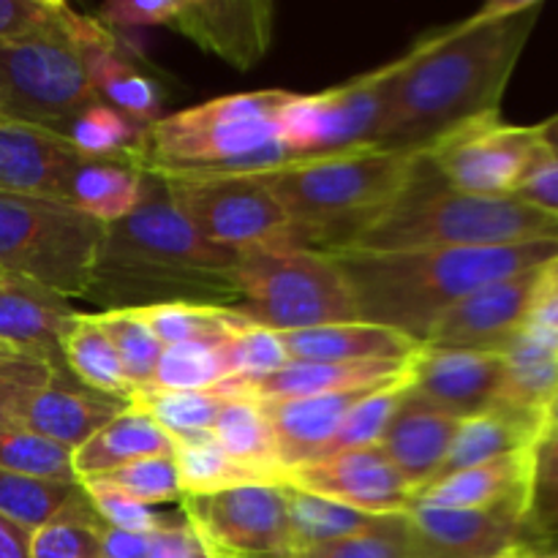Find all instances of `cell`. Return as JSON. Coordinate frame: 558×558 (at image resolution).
Instances as JSON below:
<instances>
[{"mask_svg": "<svg viewBox=\"0 0 558 558\" xmlns=\"http://www.w3.org/2000/svg\"><path fill=\"white\" fill-rule=\"evenodd\" d=\"M543 9V0H496L414 41L392 82L376 147L423 156L463 125L501 118V98Z\"/></svg>", "mask_w": 558, "mask_h": 558, "instance_id": "6da1fadb", "label": "cell"}, {"mask_svg": "<svg viewBox=\"0 0 558 558\" xmlns=\"http://www.w3.org/2000/svg\"><path fill=\"white\" fill-rule=\"evenodd\" d=\"M238 251L202 238L169 199L158 174L145 172L142 199L123 221L104 227L85 300L101 311L163 303L234 308Z\"/></svg>", "mask_w": 558, "mask_h": 558, "instance_id": "7a4b0ae2", "label": "cell"}, {"mask_svg": "<svg viewBox=\"0 0 558 558\" xmlns=\"http://www.w3.org/2000/svg\"><path fill=\"white\" fill-rule=\"evenodd\" d=\"M360 322L425 343L430 327L469 294L558 259V240L494 248H420L336 254Z\"/></svg>", "mask_w": 558, "mask_h": 558, "instance_id": "3957f363", "label": "cell"}, {"mask_svg": "<svg viewBox=\"0 0 558 558\" xmlns=\"http://www.w3.org/2000/svg\"><path fill=\"white\" fill-rule=\"evenodd\" d=\"M414 153L368 150L300 158L254 172L292 223V248L341 254L390 210L420 167Z\"/></svg>", "mask_w": 558, "mask_h": 558, "instance_id": "277c9868", "label": "cell"}, {"mask_svg": "<svg viewBox=\"0 0 558 558\" xmlns=\"http://www.w3.org/2000/svg\"><path fill=\"white\" fill-rule=\"evenodd\" d=\"M539 240H558V218L515 196H477L450 189L423 156L401 199L363 229L341 254L494 248Z\"/></svg>", "mask_w": 558, "mask_h": 558, "instance_id": "5b68a950", "label": "cell"}, {"mask_svg": "<svg viewBox=\"0 0 558 558\" xmlns=\"http://www.w3.org/2000/svg\"><path fill=\"white\" fill-rule=\"evenodd\" d=\"M294 93L221 96L158 118L145 129L140 163L158 178L251 174L292 161L281 142V114Z\"/></svg>", "mask_w": 558, "mask_h": 558, "instance_id": "8992f818", "label": "cell"}, {"mask_svg": "<svg viewBox=\"0 0 558 558\" xmlns=\"http://www.w3.org/2000/svg\"><path fill=\"white\" fill-rule=\"evenodd\" d=\"M109 36L101 22L69 9L52 31L0 47V118L69 134L71 123L101 101L90 85L85 47Z\"/></svg>", "mask_w": 558, "mask_h": 558, "instance_id": "52a82bcc", "label": "cell"}, {"mask_svg": "<svg viewBox=\"0 0 558 558\" xmlns=\"http://www.w3.org/2000/svg\"><path fill=\"white\" fill-rule=\"evenodd\" d=\"M232 311L272 332L360 322L352 289L330 254L303 248H256L232 270Z\"/></svg>", "mask_w": 558, "mask_h": 558, "instance_id": "ba28073f", "label": "cell"}, {"mask_svg": "<svg viewBox=\"0 0 558 558\" xmlns=\"http://www.w3.org/2000/svg\"><path fill=\"white\" fill-rule=\"evenodd\" d=\"M104 227L65 202L0 194V272L85 300Z\"/></svg>", "mask_w": 558, "mask_h": 558, "instance_id": "9c48e42d", "label": "cell"}, {"mask_svg": "<svg viewBox=\"0 0 558 558\" xmlns=\"http://www.w3.org/2000/svg\"><path fill=\"white\" fill-rule=\"evenodd\" d=\"M401 58L330 90L298 96L281 114V142L292 161L376 147Z\"/></svg>", "mask_w": 558, "mask_h": 558, "instance_id": "30bf717a", "label": "cell"}, {"mask_svg": "<svg viewBox=\"0 0 558 558\" xmlns=\"http://www.w3.org/2000/svg\"><path fill=\"white\" fill-rule=\"evenodd\" d=\"M161 180L180 216L210 243L238 254L292 248V223L254 172L178 174Z\"/></svg>", "mask_w": 558, "mask_h": 558, "instance_id": "8fae6325", "label": "cell"}, {"mask_svg": "<svg viewBox=\"0 0 558 558\" xmlns=\"http://www.w3.org/2000/svg\"><path fill=\"white\" fill-rule=\"evenodd\" d=\"M180 515L207 558H287L292 554L283 483L183 496Z\"/></svg>", "mask_w": 558, "mask_h": 558, "instance_id": "7c38bea8", "label": "cell"}, {"mask_svg": "<svg viewBox=\"0 0 558 558\" xmlns=\"http://www.w3.org/2000/svg\"><path fill=\"white\" fill-rule=\"evenodd\" d=\"M539 142L537 125H510L490 118L452 131L423 156L450 189L477 196H512Z\"/></svg>", "mask_w": 558, "mask_h": 558, "instance_id": "4fadbf2b", "label": "cell"}, {"mask_svg": "<svg viewBox=\"0 0 558 558\" xmlns=\"http://www.w3.org/2000/svg\"><path fill=\"white\" fill-rule=\"evenodd\" d=\"M283 483L374 518L403 515L414 499V490L379 445L303 463L283 474Z\"/></svg>", "mask_w": 558, "mask_h": 558, "instance_id": "5bb4252c", "label": "cell"}, {"mask_svg": "<svg viewBox=\"0 0 558 558\" xmlns=\"http://www.w3.org/2000/svg\"><path fill=\"white\" fill-rule=\"evenodd\" d=\"M163 27L238 71H248L270 49L276 5L267 0H172Z\"/></svg>", "mask_w": 558, "mask_h": 558, "instance_id": "9a60e30c", "label": "cell"}, {"mask_svg": "<svg viewBox=\"0 0 558 558\" xmlns=\"http://www.w3.org/2000/svg\"><path fill=\"white\" fill-rule=\"evenodd\" d=\"M407 526L412 558H490L512 545H532L526 515L512 507L445 510L412 501Z\"/></svg>", "mask_w": 558, "mask_h": 558, "instance_id": "2e32d148", "label": "cell"}, {"mask_svg": "<svg viewBox=\"0 0 558 558\" xmlns=\"http://www.w3.org/2000/svg\"><path fill=\"white\" fill-rule=\"evenodd\" d=\"M539 270L543 267L490 283L463 298L430 327L423 347L501 354L523 330Z\"/></svg>", "mask_w": 558, "mask_h": 558, "instance_id": "e0dca14e", "label": "cell"}, {"mask_svg": "<svg viewBox=\"0 0 558 558\" xmlns=\"http://www.w3.org/2000/svg\"><path fill=\"white\" fill-rule=\"evenodd\" d=\"M505 381V354L423 347L412 360V392L452 417L466 420L496 407Z\"/></svg>", "mask_w": 558, "mask_h": 558, "instance_id": "ac0fdd59", "label": "cell"}, {"mask_svg": "<svg viewBox=\"0 0 558 558\" xmlns=\"http://www.w3.org/2000/svg\"><path fill=\"white\" fill-rule=\"evenodd\" d=\"M82 153L65 136L0 118V194L38 196L69 205Z\"/></svg>", "mask_w": 558, "mask_h": 558, "instance_id": "d6986e66", "label": "cell"}, {"mask_svg": "<svg viewBox=\"0 0 558 558\" xmlns=\"http://www.w3.org/2000/svg\"><path fill=\"white\" fill-rule=\"evenodd\" d=\"M125 409V398L93 390L74 379L69 368H54L47 385L33 392L22 409L20 428L33 430L74 452Z\"/></svg>", "mask_w": 558, "mask_h": 558, "instance_id": "ffe728a7", "label": "cell"}, {"mask_svg": "<svg viewBox=\"0 0 558 558\" xmlns=\"http://www.w3.org/2000/svg\"><path fill=\"white\" fill-rule=\"evenodd\" d=\"M76 314L80 311L71 308V300L0 272V343L20 357L65 368L63 338Z\"/></svg>", "mask_w": 558, "mask_h": 558, "instance_id": "44dd1931", "label": "cell"}, {"mask_svg": "<svg viewBox=\"0 0 558 558\" xmlns=\"http://www.w3.org/2000/svg\"><path fill=\"white\" fill-rule=\"evenodd\" d=\"M414 360V357H412ZM412 360L398 363H294L289 360L281 371L259 379H227L221 387L227 396L251 401H283V398L338 396V392L376 390L407 379Z\"/></svg>", "mask_w": 558, "mask_h": 558, "instance_id": "7402d4cb", "label": "cell"}, {"mask_svg": "<svg viewBox=\"0 0 558 558\" xmlns=\"http://www.w3.org/2000/svg\"><path fill=\"white\" fill-rule=\"evenodd\" d=\"M412 381V379H409ZM461 420L439 409L436 403L425 401L412 387L407 390L403 401L398 403L379 447L387 452L392 466L398 469L409 488L417 494L439 474L447 450L452 445Z\"/></svg>", "mask_w": 558, "mask_h": 558, "instance_id": "603a6c76", "label": "cell"}, {"mask_svg": "<svg viewBox=\"0 0 558 558\" xmlns=\"http://www.w3.org/2000/svg\"><path fill=\"white\" fill-rule=\"evenodd\" d=\"M529 490H532V450H523L434 480L420 488L412 501L445 507V510L512 507L529 515Z\"/></svg>", "mask_w": 558, "mask_h": 558, "instance_id": "cb8c5ba5", "label": "cell"}, {"mask_svg": "<svg viewBox=\"0 0 558 558\" xmlns=\"http://www.w3.org/2000/svg\"><path fill=\"white\" fill-rule=\"evenodd\" d=\"M278 338L294 363H398L423 349L414 338L371 322L289 330Z\"/></svg>", "mask_w": 558, "mask_h": 558, "instance_id": "d4e9b609", "label": "cell"}, {"mask_svg": "<svg viewBox=\"0 0 558 558\" xmlns=\"http://www.w3.org/2000/svg\"><path fill=\"white\" fill-rule=\"evenodd\" d=\"M379 390V387H376ZM371 390L338 392V396H311V398H283V401L262 403L267 420L276 434L278 458L283 474L303 463L316 461L336 436L338 425L349 414V409L368 396Z\"/></svg>", "mask_w": 558, "mask_h": 558, "instance_id": "484cf974", "label": "cell"}, {"mask_svg": "<svg viewBox=\"0 0 558 558\" xmlns=\"http://www.w3.org/2000/svg\"><path fill=\"white\" fill-rule=\"evenodd\" d=\"M161 456H174V439L147 414L129 407L74 450V472L76 480H93L142 458Z\"/></svg>", "mask_w": 558, "mask_h": 558, "instance_id": "4316f807", "label": "cell"}, {"mask_svg": "<svg viewBox=\"0 0 558 558\" xmlns=\"http://www.w3.org/2000/svg\"><path fill=\"white\" fill-rule=\"evenodd\" d=\"M142 189L145 169L136 161L85 156L71 180L69 205L101 227H112L136 210Z\"/></svg>", "mask_w": 558, "mask_h": 558, "instance_id": "83f0119b", "label": "cell"}, {"mask_svg": "<svg viewBox=\"0 0 558 558\" xmlns=\"http://www.w3.org/2000/svg\"><path fill=\"white\" fill-rule=\"evenodd\" d=\"M537 430V420L521 417V414L507 412L501 407H490L485 412L474 414V417L461 420L456 436H452L450 450H447L445 463H441L439 474L434 480L480 466V463L496 461V458L512 456V452L532 450Z\"/></svg>", "mask_w": 558, "mask_h": 558, "instance_id": "f1b7e54d", "label": "cell"}, {"mask_svg": "<svg viewBox=\"0 0 558 558\" xmlns=\"http://www.w3.org/2000/svg\"><path fill=\"white\" fill-rule=\"evenodd\" d=\"M85 63L93 90L104 104L145 129L156 123L158 109H161V90L150 76H145L131 63L114 33L104 41L87 44Z\"/></svg>", "mask_w": 558, "mask_h": 558, "instance_id": "f546056e", "label": "cell"}, {"mask_svg": "<svg viewBox=\"0 0 558 558\" xmlns=\"http://www.w3.org/2000/svg\"><path fill=\"white\" fill-rule=\"evenodd\" d=\"M505 381L496 407L543 423L558 396V352L518 332L505 349Z\"/></svg>", "mask_w": 558, "mask_h": 558, "instance_id": "4dcf8cb0", "label": "cell"}, {"mask_svg": "<svg viewBox=\"0 0 558 558\" xmlns=\"http://www.w3.org/2000/svg\"><path fill=\"white\" fill-rule=\"evenodd\" d=\"M213 436L229 452L232 461H238L240 466L254 472L267 485L283 483L276 434H272V425L259 401H251V398L240 396L229 398L227 407L218 414Z\"/></svg>", "mask_w": 558, "mask_h": 558, "instance_id": "1f68e13d", "label": "cell"}, {"mask_svg": "<svg viewBox=\"0 0 558 558\" xmlns=\"http://www.w3.org/2000/svg\"><path fill=\"white\" fill-rule=\"evenodd\" d=\"M232 396L213 387V390H161V387H136L129 398V407L140 409L158 428L167 430L174 441L189 436L210 434L218 423V414Z\"/></svg>", "mask_w": 558, "mask_h": 558, "instance_id": "d6a6232c", "label": "cell"}, {"mask_svg": "<svg viewBox=\"0 0 558 558\" xmlns=\"http://www.w3.org/2000/svg\"><path fill=\"white\" fill-rule=\"evenodd\" d=\"M526 532L537 550L558 548V396L545 412L532 445Z\"/></svg>", "mask_w": 558, "mask_h": 558, "instance_id": "836d02e7", "label": "cell"}, {"mask_svg": "<svg viewBox=\"0 0 558 558\" xmlns=\"http://www.w3.org/2000/svg\"><path fill=\"white\" fill-rule=\"evenodd\" d=\"M63 365L74 379L107 396L129 401L131 385L125 381L112 341L104 332L96 314H76L63 338Z\"/></svg>", "mask_w": 558, "mask_h": 558, "instance_id": "e575fe53", "label": "cell"}, {"mask_svg": "<svg viewBox=\"0 0 558 558\" xmlns=\"http://www.w3.org/2000/svg\"><path fill=\"white\" fill-rule=\"evenodd\" d=\"M283 496H287L289 548H292V554L352 537V534L365 532L379 521V518L349 510V507L325 499V496L305 494V490L292 488L287 483H283Z\"/></svg>", "mask_w": 558, "mask_h": 558, "instance_id": "d590c367", "label": "cell"}, {"mask_svg": "<svg viewBox=\"0 0 558 558\" xmlns=\"http://www.w3.org/2000/svg\"><path fill=\"white\" fill-rule=\"evenodd\" d=\"M153 336L161 341V347H174V343L191 341H210L227 343L238 336L243 327L254 325L238 311L223 308V305H205V303H163L136 308Z\"/></svg>", "mask_w": 558, "mask_h": 558, "instance_id": "8d00e7d4", "label": "cell"}, {"mask_svg": "<svg viewBox=\"0 0 558 558\" xmlns=\"http://www.w3.org/2000/svg\"><path fill=\"white\" fill-rule=\"evenodd\" d=\"M174 466H178L183 496H205L240 485H267L254 472L240 466L210 434L189 436L174 441Z\"/></svg>", "mask_w": 558, "mask_h": 558, "instance_id": "74e56055", "label": "cell"}, {"mask_svg": "<svg viewBox=\"0 0 558 558\" xmlns=\"http://www.w3.org/2000/svg\"><path fill=\"white\" fill-rule=\"evenodd\" d=\"M82 499L85 490L80 483H58L0 469V515L27 532H36Z\"/></svg>", "mask_w": 558, "mask_h": 558, "instance_id": "f35d334b", "label": "cell"}, {"mask_svg": "<svg viewBox=\"0 0 558 558\" xmlns=\"http://www.w3.org/2000/svg\"><path fill=\"white\" fill-rule=\"evenodd\" d=\"M65 140L82 153L93 158H129L140 163L145 125L134 123L109 104L96 101L87 107L80 118L71 123ZM142 167V163H140Z\"/></svg>", "mask_w": 558, "mask_h": 558, "instance_id": "ab89813d", "label": "cell"}, {"mask_svg": "<svg viewBox=\"0 0 558 558\" xmlns=\"http://www.w3.org/2000/svg\"><path fill=\"white\" fill-rule=\"evenodd\" d=\"M229 343V341H227ZM227 343L191 341L163 347L150 385L161 390H213L232 379Z\"/></svg>", "mask_w": 558, "mask_h": 558, "instance_id": "60d3db41", "label": "cell"}, {"mask_svg": "<svg viewBox=\"0 0 558 558\" xmlns=\"http://www.w3.org/2000/svg\"><path fill=\"white\" fill-rule=\"evenodd\" d=\"M98 322H101L104 332L112 341L118 363L123 368L125 381L131 390L136 387L150 385L156 376V365L161 360V341L153 336L147 322L142 319L136 308H120V311H98Z\"/></svg>", "mask_w": 558, "mask_h": 558, "instance_id": "b9f144b4", "label": "cell"}, {"mask_svg": "<svg viewBox=\"0 0 558 558\" xmlns=\"http://www.w3.org/2000/svg\"><path fill=\"white\" fill-rule=\"evenodd\" d=\"M409 379H412V371H409L407 379L392 381V385L379 387V390H371L368 396L360 398V401L349 409V414L343 417V423L338 425L336 436H332L330 445L325 447V452H322L319 458L379 445L387 425H390L392 414H396L398 403H401L403 396H407ZM319 458H316V461H319Z\"/></svg>", "mask_w": 558, "mask_h": 558, "instance_id": "7bdbcfd3", "label": "cell"}, {"mask_svg": "<svg viewBox=\"0 0 558 558\" xmlns=\"http://www.w3.org/2000/svg\"><path fill=\"white\" fill-rule=\"evenodd\" d=\"M101 526L90 501L69 507L36 529L31 537V558H107L104 556Z\"/></svg>", "mask_w": 558, "mask_h": 558, "instance_id": "ee69618b", "label": "cell"}, {"mask_svg": "<svg viewBox=\"0 0 558 558\" xmlns=\"http://www.w3.org/2000/svg\"><path fill=\"white\" fill-rule=\"evenodd\" d=\"M0 469L58 483H80L74 472V452L20 425L0 428Z\"/></svg>", "mask_w": 558, "mask_h": 558, "instance_id": "f6af8a7d", "label": "cell"}, {"mask_svg": "<svg viewBox=\"0 0 558 558\" xmlns=\"http://www.w3.org/2000/svg\"><path fill=\"white\" fill-rule=\"evenodd\" d=\"M287 558H412L407 512L379 518L365 532L336 539V543L316 545L308 550H298Z\"/></svg>", "mask_w": 558, "mask_h": 558, "instance_id": "bcb514c9", "label": "cell"}, {"mask_svg": "<svg viewBox=\"0 0 558 558\" xmlns=\"http://www.w3.org/2000/svg\"><path fill=\"white\" fill-rule=\"evenodd\" d=\"M80 485L85 490L87 501H90L93 512L98 515V521L109 529H120V532L131 534H153L183 521V515H161L150 505H142L140 499L114 488L107 480H80Z\"/></svg>", "mask_w": 558, "mask_h": 558, "instance_id": "7dc6e473", "label": "cell"}, {"mask_svg": "<svg viewBox=\"0 0 558 558\" xmlns=\"http://www.w3.org/2000/svg\"><path fill=\"white\" fill-rule=\"evenodd\" d=\"M93 480H107L114 488L125 490L129 496L140 499L142 505L150 507L180 505V499H183L174 456L142 458V461H134L129 466H120L114 472L104 474V477Z\"/></svg>", "mask_w": 558, "mask_h": 558, "instance_id": "c3c4849f", "label": "cell"}, {"mask_svg": "<svg viewBox=\"0 0 558 558\" xmlns=\"http://www.w3.org/2000/svg\"><path fill=\"white\" fill-rule=\"evenodd\" d=\"M227 357L232 379H259V376L276 374L289 363V354L278 332L256 325L243 327L227 343Z\"/></svg>", "mask_w": 558, "mask_h": 558, "instance_id": "681fc988", "label": "cell"}, {"mask_svg": "<svg viewBox=\"0 0 558 558\" xmlns=\"http://www.w3.org/2000/svg\"><path fill=\"white\" fill-rule=\"evenodd\" d=\"M52 365L31 357H14L0 363V428H16L22 409L36 390L47 385Z\"/></svg>", "mask_w": 558, "mask_h": 558, "instance_id": "f907efd6", "label": "cell"}, {"mask_svg": "<svg viewBox=\"0 0 558 558\" xmlns=\"http://www.w3.org/2000/svg\"><path fill=\"white\" fill-rule=\"evenodd\" d=\"M71 5L54 0H0V47L52 31Z\"/></svg>", "mask_w": 558, "mask_h": 558, "instance_id": "816d5d0a", "label": "cell"}, {"mask_svg": "<svg viewBox=\"0 0 558 558\" xmlns=\"http://www.w3.org/2000/svg\"><path fill=\"white\" fill-rule=\"evenodd\" d=\"M512 196L558 218V147L539 142Z\"/></svg>", "mask_w": 558, "mask_h": 558, "instance_id": "f5cc1de1", "label": "cell"}, {"mask_svg": "<svg viewBox=\"0 0 558 558\" xmlns=\"http://www.w3.org/2000/svg\"><path fill=\"white\" fill-rule=\"evenodd\" d=\"M521 332L558 352V259L539 270Z\"/></svg>", "mask_w": 558, "mask_h": 558, "instance_id": "db71d44e", "label": "cell"}, {"mask_svg": "<svg viewBox=\"0 0 558 558\" xmlns=\"http://www.w3.org/2000/svg\"><path fill=\"white\" fill-rule=\"evenodd\" d=\"M172 11V0H114L98 11V22L112 27H163Z\"/></svg>", "mask_w": 558, "mask_h": 558, "instance_id": "11a10c76", "label": "cell"}, {"mask_svg": "<svg viewBox=\"0 0 558 558\" xmlns=\"http://www.w3.org/2000/svg\"><path fill=\"white\" fill-rule=\"evenodd\" d=\"M145 558H207L202 545L185 526V521L174 523V526L161 529V532L150 534V545H147Z\"/></svg>", "mask_w": 558, "mask_h": 558, "instance_id": "9f6ffc18", "label": "cell"}, {"mask_svg": "<svg viewBox=\"0 0 558 558\" xmlns=\"http://www.w3.org/2000/svg\"><path fill=\"white\" fill-rule=\"evenodd\" d=\"M33 532L0 515V558H31Z\"/></svg>", "mask_w": 558, "mask_h": 558, "instance_id": "6f0895ef", "label": "cell"}, {"mask_svg": "<svg viewBox=\"0 0 558 558\" xmlns=\"http://www.w3.org/2000/svg\"><path fill=\"white\" fill-rule=\"evenodd\" d=\"M537 131H539V140H543L545 145L558 147V114H554V118H548V120H545V123H539Z\"/></svg>", "mask_w": 558, "mask_h": 558, "instance_id": "680465c9", "label": "cell"}, {"mask_svg": "<svg viewBox=\"0 0 558 558\" xmlns=\"http://www.w3.org/2000/svg\"><path fill=\"white\" fill-rule=\"evenodd\" d=\"M534 554H537V548L534 545H512V548L501 550V554L490 556V558H534Z\"/></svg>", "mask_w": 558, "mask_h": 558, "instance_id": "91938a15", "label": "cell"}, {"mask_svg": "<svg viewBox=\"0 0 558 558\" xmlns=\"http://www.w3.org/2000/svg\"><path fill=\"white\" fill-rule=\"evenodd\" d=\"M14 357H20V354H16L14 349L5 347V343H0V363H5V360H14Z\"/></svg>", "mask_w": 558, "mask_h": 558, "instance_id": "94428289", "label": "cell"}, {"mask_svg": "<svg viewBox=\"0 0 558 558\" xmlns=\"http://www.w3.org/2000/svg\"><path fill=\"white\" fill-rule=\"evenodd\" d=\"M534 558H558V548H545V550H537Z\"/></svg>", "mask_w": 558, "mask_h": 558, "instance_id": "6125c7cd", "label": "cell"}]
</instances>
